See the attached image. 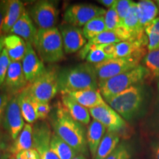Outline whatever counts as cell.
Returning <instances> with one entry per match:
<instances>
[{"instance_id":"6da1fadb","label":"cell","mask_w":159,"mask_h":159,"mask_svg":"<svg viewBox=\"0 0 159 159\" xmlns=\"http://www.w3.org/2000/svg\"><path fill=\"white\" fill-rule=\"evenodd\" d=\"M49 121L55 134L75 149L79 154L87 153V139L83 125L75 121L64 108L57 102L52 109Z\"/></svg>"},{"instance_id":"7a4b0ae2","label":"cell","mask_w":159,"mask_h":159,"mask_svg":"<svg viewBox=\"0 0 159 159\" xmlns=\"http://www.w3.org/2000/svg\"><path fill=\"white\" fill-rule=\"evenodd\" d=\"M58 86L61 95L88 89H99V80L94 65L86 62L60 70Z\"/></svg>"},{"instance_id":"3957f363","label":"cell","mask_w":159,"mask_h":159,"mask_svg":"<svg viewBox=\"0 0 159 159\" xmlns=\"http://www.w3.org/2000/svg\"><path fill=\"white\" fill-rule=\"evenodd\" d=\"M144 100V86L137 85L105 99V102L125 120L130 121L139 114Z\"/></svg>"},{"instance_id":"277c9868","label":"cell","mask_w":159,"mask_h":159,"mask_svg":"<svg viewBox=\"0 0 159 159\" xmlns=\"http://www.w3.org/2000/svg\"><path fill=\"white\" fill-rule=\"evenodd\" d=\"M150 75L148 69L140 64L130 71L99 82V90L105 100L131 86L141 85Z\"/></svg>"},{"instance_id":"5b68a950","label":"cell","mask_w":159,"mask_h":159,"mask_svg":"<svg viewBox=\"0 0 159 159\" xmlns=\"http://www.w3.org/2000/svg\"><path fill=\"white\" fill-rule=\"evenodd\" d=\"M34 47L43 62L53 63L64 58L62 37L57 27L38 30Z\"/></svg>"},{"instance_id":"8992f818","label":"cell","mask_w":159,"mask_h":159,"mask_svg":"<svg viewBox=\"0 0 159 159\" xmlns=\"http://www.w3.org/2000/svg\"><path fill=\"white\" fill-rule=\"evenodd\" d=\"M60 69L56 66L46 68L41 76L27 85L30 96L39 102H49L59 92L58 75Z\"/></svg>"},{"instance_id":"52a82bcc","label":"cell","mask_w":159,"mask_h":159,"mask_svg":"<svg viewBox=\"0 0 159 159\" xmlns=\"http://www.w3.org/2000/svg\"><path fill=\"white\" fill-rule=\"evenodd\" d=\"M141 59L136 57L112 58L94 65L99 82L106 80L140 65Z\"/></svg>"},{"instance_id":"ba28073f","label":"cell","mask_w":159,"mask_h":159,"mask_svg":"<svg viewBox=\"0 0 159 159\" xmlns=\"http://www.w3.org/2000/svg\"><path fill=\"white\" fill-rule=\"evenodd\" d=\"M39 29H49L55 27L58 20L59 10L56 4L52 1H37L30 7L28 11Z\"/></svg>"},{"instance_id":"9c48e42d","label":"cell","mask_w":159,"mask_h":159,"mask_svg":"<svg viewBox=\"0 0 159 159\" xmlns=\"http://www.w3.org/2000/svg\"><path fill=\"white\" fill-rule=\"evenodd\" d=\"M105 13L104 8L91 4H75L67 7L63 19L64 23L80 28L94 18L105 16Z\"/></svg>"},{"instance_id":"30bf717a","label":"cell","mask_w":159,"mask_h":159,"mask_svg":"<svg viewBox=\"0 0 159 159\" xmlns=\"http://www.w3.org/2000/svg\"><path fill=\"white\" fill-rule=\"evenodd\" d=\"M91 116L94 120L98 121L106 130L110 132H119L127 127L125 120L116 111L107 104L89 109Z\"/></svg>"},{"instance_id":"8fae6325","label":"cell","mask_w":159,"mask_h":159,"mask_svg":"<svg viewBox=\"0 0 159 159\" xmlns=\"http://www.w3.org/2000/svg\"><path fill=\"white\" fill-rule=\"evenodd\" d=\"M25 125V119L18 102V94L12 95L10 97L4 116V128L12 140L14 141L23 130Z\"/></svg>"},{"instance_id":"7c38bea8","label":"cell","mask_w":159,"mask_h":159,"mask_svg":"<svg viewBox=\"0 0 159 159\" xmlns=\"http://www.w3.org/2000/svg\"><path fill=\"white\" fill-rule=\"evenodd\" d=\"M58 29L62 37L66 54L77 52L87 43V40L80 27L64 23L60 26Z\"/></svg>"},{"instance_id":"4fadbf2b","label":"cell","mask_w":159,"mask_h":159,"mask_svg":"<svg viewBox=\"0 0 159 159\" xmlns=\"http://www.w3.org/2000/svg\"><path fill=\"white\" fill-rule=\"evenodd\" d=\"M28 85L24 75L21 61H11L3 83L5 92L10 96L19 94Z\"/></svg>"},{"instance_id":"5bb4252c","label":"cell","mask_w":159,"mask_h":159,"mask_svg":"<svg viewBox=\"0 0 159 159\" xmlns=\"http://www.w3.org/2000/svg\"><path fill=\"white\" fill-rule=\"evenodd\" d=\"M21 65L24 75L29 84L34 82L46 69L43 62L33 49V46L28 43H27V50L21 61Z\"/></svg>"},{"instance_id":"9a60e30c","label":"cell","mask_w":159,"mask_h":159,"mask_svg":"<svg viewBox=\"0 0 159 159\" xmlns=\"http://www.w3.org/2000/svg\"><path fill=\"white\" fill-rule=\"evenodd\" d=\"M148 49V39L146 35L139 39L125 41L116 43L114 58L136 57L142 58L147 55Z\"/></svg>"},{"instance_id":"2e32d148","label":"cell","mask_w":159,"mask_h":159,"mask_svg":"<svg viewBox=\"0 0 159 159\" xmlns=\"http://www.w3.org/2000/svg\"><path fill=\"white\" fill-rule=\"evenodd\" d=\"M52 135L50 128L46 125L37 127L33 130L34 148L40 153L41 159H59L50 148Z\"/></svg>"},{"instance_id":"e0dca14e","label":"cell","mask_w":159,"mask_h":159,"mask_svg":"<svg viewBox=\"0 0 159 159\" xmlns=\"http://www.w3.org/2000/svg\"><path fill=\"white\" fill-rule=\"evenodd\" d=\"M9 33L21 37L25 40L26 43H30L33 46L35 45L38 30L33 24V19H31L27 10H25L21 16L13 25Z\"/></svg>"},{"instance_id":"ac0fdd59","label":"cell","mask_w":159,"mask_h":159,"mask_svg":"<svg viewBox=\"0 0 159 159\" xmlns=\"http://www.w3.org/2000/svg\"><path fill=\"white\" fill-rule=\"evenodd\" d=\"M77 103L90 109L106 104L99 89H88L67 94Z\"/></svg>"},{"instance_id":"d6986e66","label":"cell","mask_w":159,"mask_h":159,"mask_svg":"<svg viewBox=\"0 0 159 159\" xmlns=\"http://www.w3.org/2000/svg\"><path fill=\"white\" fill-rule=\"evenodd\" d=\"M61 102L75 121L83 125L90 124L91 115L88 108L80 105L68 94L61 95Z\"/></svg>"},{"instance_id":"ffe728a7","label":"cell","mask_w":159,"mask_h":159,"mask_svg":"<svg viewBox=\"0 0 159 159\" xmlns=\"http://www.w3.org/2000/svg\"><path fill=\"white\" fill-rule=\"evenodd\" d=\"M137 3V10L139 24L143 31L158 16L159 9L155 2L150 0H142Z\"/></svg>"},{"instance_id":"44dd1931","label":"cell","mask_w":159,"mask_h":159,"mask_svg":"<svg viewBox=\"0 0 159 159\" xmlns=\"http://www.w3.org/2000/svg\"><path fill=\"white\" fill-rule=\"evenodd\" d=\"M5 48L11 61H21L27 50V43L21 37L13 34L5 36Z\"/></svg>"},{"instance_id":"7402d4cb","label":"cell","mask_w":159,"mask_h":159,"mask_svg":"<svg viewBox=\"0 0 159 159\" xmlns=\"http://www.w3.org/2000/svg\"><path fill=\"white\" fill-rule=\"evenodd\" d=\"M31 149H34L33 128L30 124L26 123L23 130L11 145V152L12 156H16L22 151Z\"/></svg>"},{"instance_id":"603a6c76","label":"cell","mask_w":159,"mask_h":159,"mask_svg":"<svg viewBox=\"0 0 159 159\" xmlns=\"http://www.w3.org/2000/svg\"><path fill=\"white\" fill-rule=\"evenodd\" d=\"M106 128L99 123L98 121L93 119L87 128L86 139L89 150L92 158L94 159L96 156L97 149L100 144L101 141L105 136Z\"/></svg>"},{"instance_id":"cb8c5ba5","label":"cell","mask_w":159,"mask_h":159,"mask_svg":"<svg viewBox=\"0 0 159 159\" xmlns=\"http://www.w3.org/2000/svg\"><path fill=\"white\" fill-rule=\"evenodd\" d=\"M24 3L20 0H9L4 23L2 29V35L9 33L25 11Z\"/></svg>"},{"instance_id":"d4e9b609","label":"cell","mask_w":159,"mask_h":159,"mask_svg":"<svg viewBox=\"0 0 159 159\" xmlns=\"http://www.w3.org/2000/svg\"><path fill=\"white\" fill-rule=\"evenodd\" d=\"M18 102L25 121L28 124H33L36 122L38 118L33 105V99L30 94L27 86L18 94Z\"/></svg>"},{"instance_id":"484cf974","label":"cell","mask_w":159,"mask_h":159,"mask_svg":"<svg viewBox=\"0 0 159 159\" xmlns=\"http://www.w3.org/2000/svg\"><path fill=\"white\" fill-rule=\"evenodd\" d=\"M122 27L130 33L134 39H141L145 35L144 31L141 28L139 24L136 2H134V5L131 6L130 11L123 21Z\"/></svg>"},{"instance_id":"4316f807","label":"cell","mask_w":159,"mask_h":159,"mask_svg":"<svg viewBox=\"0 0 159 159\" xmlns=\"http://www.w3.org/2000/svg\"><path fill=\"white\" fill-rule=\"evenodd\" d=\"M120 136L115 132L107 131L101 141L94 159H105L119 144Z\"/></svg>"},{"instance_id":"83f0119b","label":"cell","mask_w":159,"mask_h":159,"mask_svg":"<svg viewBox=\"0 0 159 159\" xmlns=\"http://www.w3.org/2000/svg\"><path fill=\"white\" fill-rule=\"evenodd\" d=\"M50 148L59 159H73L79 154L75 149L55 134L52 135Z\"/></svg>"},{"instance_id":"f1b7e54d","label":"cell","mask_w":159,"mask_h":159,"mask_svg":"<svg viewBox=\"0 0 159 159\" xmlns=\"http://www.w3.org/2000/svg\"><path fill=\"white\" fill-rule=\"evenodd\" d=\"M83 33L86 40L90 41L97 35L106 31L104 16L96 17L91 20L83 27Z\"/></svg>"},{"instance_id":"f546056e","label":"cell","mask_w":159,"mask_h":159,"mask_svg":"<svg viewBox=\"0 0 159 159\" xmlns=\"http://www.w3.org/2000/svg\"><path fill=\"white\" fill-rule=\"evenodd\" d=\"M145 35L148 39V52L159 48V17H157L145 28Z\"/></svg>"},{"instance_id":"4dcf8cb0","label":"cell","mask_w":159,"mask_h":159,"mask_svg":"<svg viewBox=\"0 0 159 159\" xmlns=\"http://www.w3.org/2000/svg\"><path fill=\"white\" fill-rule=\"evenodd\" d=\"M143 64L151 76L159 79V48L148 52L143 59Z\"/></svg>"},{"instance_id":"1f68e13d","label":"cell","mask_w":159,"mask_h":159,"mask_svg":"<svg viewBox=\"0 0 159 159\" xmlns=\"http://www.w3.org/2000/svg\"><path fill=\"white\" fill-rule=\"evenodd\" d=\"M88 42L95 45H105L111 44V43H118L122 42V40L119 38L116 31L106 30L89 41Z\"/></svg>"},{"instance_id":"d6a6232c","label":"cell","mask_w":159,"mask_h":159,"mask_svg":"<svg viewBox=\"0 0 159 159\" xmlns=\"http://www.w3.org/2000/svg\"><path fill=\"white\" fill-rule=\"evenodd\" d=\"M87 44L89 45V49H90L89 54L85 57L87 63L95 65L110 59L103 52L102 49L99 47V45L91 44L89 42H87Z\"/></svg>"},{"instance_id":"836d02e7","label":"cell","mask_w":159,"mask_h":159,"mask_svg":"<svg viewBox=\"0 0 159 159\" xmlns=\"http://www.w3.org/2000/svg\"><path fill=\"white\" fill-rule=\"evenodd\" d=\"M133 150L126 142L119 143L116 148L105 159H132Z\"/></svg>"},{"instance_id":"e575fe53","label":"cell","mask_w":159,"mask_h":159,"mask_svg":"<svg viewBox=\"0 0 159 159\" xmlns=\"http://www.w3.org/2000/svg\"><path fill=\"white\" fill-rule=\"evenodd\" d=\"M104 18L105 26H106V30L114 31L122 27L119 16L117 14V12L114 6L111 8L107 10Z\"/></svg>"},{"instance_id":"d590c367","label":"cell","mask_w":159,"mask_h":159,"mask_svg":"<svg viewBox=\"0 0 159 159\" xmlns=\"http://www.w3.org/2000/svg\"><path fill=\"white\" fill-rule=\"evenodd\" d=\"M33 99L38 120L43 121L46 119L48 118V116H49V114H50L52 111V108L49 102H39V101L35 100L34 99Z\"/></svg>"},{"instance_id":"8d00e7d4","label":"cell","mask_w":159,"mask_h":159,"mask_svg":"<svg viewBox=\"0 0 159 159\" xmlns=\"http://www.w3.org/2000/svg\"><path fill=\"white\" fill-rule=\"evenodd\" d=\"M135 2L131 0H116L114 7L119 16V20H120L121 26L124 21L125 18L126 17L127 14L130 11L131 6L134 5Z\"/></svg>"},{"instance_id":"74e56055","label":"cell","mask_w":159,"mask_h":159,"mask_svg":"<svg viewBox=\"0 0 159 159\" xmlns=\"http://www.w3.org/2000/svg\"><path fill=\"white\" fill-rule=\"evenodd\" d=\"M11 61L5 48L0 55V86L3 85Z\"/></svg>"},{"instance_id":"f35d334b","label":"cell","mask_w":159,"mask_h":159,"mask_svg":"<svg viewBox=\"0 0 159 159\" xmlns=\"http://www.w3.org/2000/svg\"><path fill=\"white\" fill-rule=\"evenodd\" d=\"M11 145L9 144L7 136L0 131V159H10Z\"/></svg>"},{"instance_id":"ab89813d","label":"cell","mask_w":159,"mask_h":159,"mask_svg":"<svg viewBox=\"0 0 159 159\" xmlns=\"http://www.w3.org/2000/svg\"><path fill=\"white\" fill-rule=\"evenodd\" d=\"M11 96L6 92H0V125L3 122L4 116Z\"/></svg>"},{"instance_id":"60d3db41","label":"cell","mask_w":159,"mask_h":159,"mask_svg":"<svg viewBox=\"0 0 159 159\" xmlns=\"http://www.w3.org/2000/svg\"><path fill=\"white\" fill-rule=\"evenodd\" d=\"M15 159H41L40 155L35 149L22 151L15 156Z\"/></svg>"},{"instance_id":"b9f144b4","label":"cell","mask_w":159,"mask_h":159,"mask_svg":"<svg viewBox=\"0 0 159 159\" xmlns=\"http://www.w3.org/2000/svg\"><path fill=\"white\" fill-rule=\"evenodd\" d=\"M7 5H8V1H5V0L0 1V36L2 35V29L4 19H5L6 12H7Z\"/></svg>"},{"instance_id":"7bdbcfd3","label":"cell","mask_w":159,"mask_h":159,"mask_svg":"<svg viewBox=\"0 0 159 159\" xmlns=\"http://www.w3.org/2000/svg\"><path fill=\"white\" fill-rule=\"evenodd\" d=\"M115 45L116 43H111V44H105V45H99V47L102 49L103 52L106 54L110 59L114 58Z\"/></svg>"},{"instance_id":"ee69618b","label":"cell","mask_w":159,"mask_h":159,"mask_svg":"<svg viewBox=\"0 0 159 159\" xmlns=\"http://www.w3.org/2000/svg\"><path fill=\"white\" fill-rule=\"evenodd\" d=\"M152 152L155 159H159V141L152 143Z\"/></svg>"},{"instance_id":"f6af8a7d","label":"cell","mask_w":159,"mask_h":159,"mask_svg":"<svg viewBox=\"0 0 159 159\" xmlns=\"http://www.w3.org/2000/svg\"><path fill=\"white\" fill-rule=\"evenodd\" d=\"M99 3H100L101 5H104L105 7H106L107 8H111L112 7H114L115 4L116 2V0H99Z\"/></svg>"},{"instance_id":"bcb514c9","label":"cell","mask_w":159,"mask_h":159,"mask_svg":"<svg viewBox=\"0 0 159 159\" xmlns=\"http://www.w3.org/2000/svg\"><path fill=\"white\" fill-rule=\"evenodd\" d=\"M4 41H5V35H2V36H0V55H1L4 48H5V43H4Z\"/></svg>"},{"instance_id":"7dc6e473","label":"cell","mask_w":159,"mask_h":159,"mask_svg":"<svg viewBox=\"0 0 159 159\" xmlns=\"http://www.w3.org/2000/svg\"><path fill=\"white\" fill-rule=\"evenodd\" d=\"M73 159H87V158L84 156V155L78 154L76 157H75V158Z\"/></svg>"},{"instance_id":"c3c4849f","label":"cell","mask_w":159,"mask_h":159,"mask_svg":"<svg viewBox=\"0 0 159 159\" xmlns=\"http://www.w3.org/2000/svg\"><path fill=\"white\" fill-rule=\"evenodd\" d=\"M156 4H157V5H158V9H159V0H158V1H156Z\"/></svg>"},{"instance_id":"681fc988","label":"cell","mask_w":159,"mask_h":159,"mask_svg":"<svg viewBox=\"0 0 159 159\" xmlns=\"http://www.w3.org/2000/svg\"><path fill=\"white\" fill-rule=\"evenodd\" d=\"M158 93H159V80L158 82Z\"/></svg>"},{"instance_id":"f907efd6","label":"cell","mask_w":159,"mask_h":159,"mask_svg":"<svg viewBox=\"0 0 159 159\" xmlns=\"http://www.w3.org/2000/svg\"><path fill=\"white\" fill-rule=\"evenodd\" d=\"M10 159H15V158H13V157H12V158H11Z\"/></svg>"}]
</instances>
